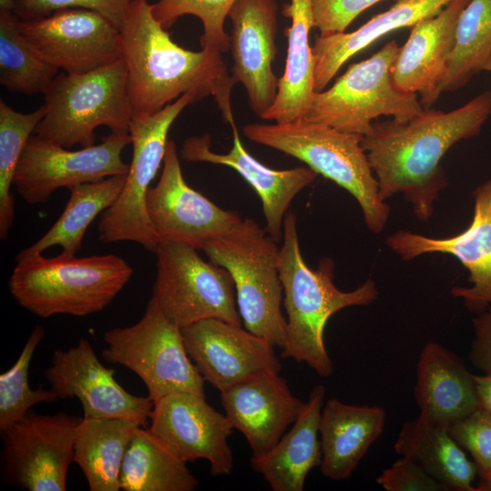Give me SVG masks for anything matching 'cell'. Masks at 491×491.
I'll return each mask as SVG.
<instances>
[{
	"label": "cell",
	"mask_w": 491,
	"mask_h": 491,
	"mask_svg": "<svg viewBox=\"0 0 491 491\" xmlns=\"http://www.w3.org/2000/svg\"><path fill=\"white\" fill-rule=\"evenodd\" d=\"M491 115V90L448 112L423 108L407 122H374L361 145L381 198L402 194L413 213L427 222L447 185L441 161L461 140L479 134Z\"/></svg>",
	"instance_id": "obj_1"
},
{
	"label": "cell",
	"mask_w": 491,
	"mask_h": 491,
	"mask_svg": "<svg viewBox=\"0 0 491 491\" xmlns=\"http://www.w3.org/2000/svg\"><path fill=\"white\" fill-rule=\"evenodd\" d=\"M120 58L127 73L133 116L155 114L188 92L212 96L223 118L235 125L231 94L236 83L216 47L191 51L175 44L148 0H132L119 29Z\"/></svg>",
	"instance_id": "obj_2"
},
{
	"label": "cell",
	"mask_w": 491,
	"mask_h": 491,
	"mask_svg": "<svg viewBox=\"0 0 491 491\" xmlns=\"http://www.w3.org/2000/svg\"><path fill=\"white\" fill-rule=\"evenodd\" d=\"M334 261L323 258L310 268L302 256L296 216L288 210L283 223L279 274L286 318V343L282 357L305 363L318 376L334 372L326 351L324 332L328 319L349 306L371 305L378 296L372 279L352 291H342L334 283Z\"/></svg>",
	"instance_id": "obj_3"
},
{
	"label": "cell",
	"mask_w": 491,
	"mask_h": 491,
	"mask_svg": "<svg viewBox=\"0 0 491 491\" xmlns=\"http://www.w3.org/2000/svg\"><path fill=\"white\" fill-rule=\"evenodd\" d=\"M8 282L14 299L30 313L85 316L104 310L129 282L133 269L108 254L86 257L42 254L16 258Z\"/></svg>",
	"instance_id": "obj_4"
},
{
	"label": "cell",
	"mask_w": 491,
	"mask_h": 491,
	"mask_svg": "<svg viewBox=\"0 0 491 491\" xmlns=\"http://www.w3.org/2000/svg\"><path fill=\"white\" fill-rule=\"evenodd\" d=\"M243 132L249 140L304 162L317 175L346 190L358 203L372 233L379 234L385 228L391 208L379 195L376 178L361 145L363 135L306 118L249 124Z\"/></svg>",
	"instance_id": "obj_5"
},
{
	"label": "cell",
	"mask_w": 491,
	"mask_h": 491,
	"mask_svg": "<svg viewBox=\"0 0 491 491\" xmlns=\"http://www.w3.org/2000/svg\"><path fill=\"white\" fill-rule=\"evenodd\" d=\"M277 243L254 219L245 218L206 243L202 251L232 276L245 328L283 349L287 324L281 310L284 295Z\"/></svg>",
	"instance_id": "obj_6"
},
{
	"label": "cell",
	"mask_w": 491,
	"mask_h": 491,
	"mask_svg": "<svg viewBox=\"0 0 491 491\" xmlns=\"http://www.w3.org/2000/svg\"><path fill=\"white\" fill-rule=\"evenodd\" d=\"M44 95L45 114L34 132L41 138L89 147L99 126L129 133L133 110L121 58L83 74H57Z\"/></svg>",
	"instance_id": "obj_7"
},
{
	"label": "cell",
	"mask_w": 491,
	"mask_h": 491,
	"mask_svg": "<svg viewBox=\"0 0 491 491\" xmlns=\"http://www.w3.org/2000/svg\"><path fill=\"white\" fill-rule=\"evenodd\" d=\"M399 49L393 40L371 57L352 64L330 88L314 94L304 118L364 136L381 115L401 123L416 115L424 108L418 95L399 90L392 80Z\"/></svg>",
	"instance_id": "obj_8"
},
{
	"label": "cell",
	"mask_w": 491,
	"mask_h": 491,
	"mask_svg": "<svg viewBox=\"0 0 491 491\" xmlns=\"http://www.w3.org/2000/svg\"><path fill=\"white\" fill-rule=\"evenodd\" d=\"M102 357L134 372L153 402L173 393L205 397V379L189 357L181 328L171 322L151 296L135 324L104 334Z\"/></svg>",
	"instance_id": "obj_9"
},
{
	"label": "cell",
	"mask_w": 491,
	"mask_h": 491,
	"mask_svg": "<svg viewBox=\"0 0 491 491\" xmlns=\"http://www.w3.org/2000/svg\"><path fill=\"white\" fill-rule=\"evenodd\" d=\"M195 100L196 95L188 92L155 114L132 117L129 126L132 159L120 195L102 213L98 225L102 242H135L155 251L161 240L147 214V193L164 161L172 124Z\"/></svg>",
	"instance_id": "obj_10"
},
{
	"label": "cell",
	"mask_w": 491,
	"mask_h": 491,
	"mask_svg": "<svg viewBox=\"0 0 491 491\" xmlns=\"http://www.w3.org/2000/svg\"><path fill=\"white\" fill-rule=\"evenodd\" d=\"M154 253L156 277L152 297L171 322L182 328L215 318L242 326L235 284L226 269L180 243L162 241Z\"/></svg>",
	"instance_id": "obj_11"
},
{
	"label": "cell",
	"mask_w": 491,
	"mask_h": 491,
	"mask_svg": "<svg viewBox=\"0 0 491 491\" xmlns=\"http://www.w3.org/2000/svg\"><path fill=\"white\" fill-rule=\"evenodd\" d=\"M81 420L65 412L44 415L30 410L1 433L2 480L28 491H65Z\"/></svg>",
	"instance_id": "obj_12"
},
{
	"label": "cell",
	"mask_w": 491,
	"mask_h": 491,
	"mask_svg": "<svg viewBox=\"0 0 491 491\" xmlns=\"http://www.w3.org/2000/svg\"><path fill=\"white\" fill-rule=\"evenodd\" d=\"M131 144L129 133H113L102 142L79 150L32 135L19 158L13 185L29 205L43 204L59 188L127 174L122 152Z\"/></svg>",
	"instance_id": "obj_13"
},
{
	"label": "cell",
	"mask_w": 491,
	"mask_h": 491,
	"mask_svg": "<svg viewBox=\"0 0 491 491\" xmlns=\"http://www.w3.org/2000/svg\"><path fill=\"white\" fill-rule=\"evenodd\" d=\"M163 165L146 196L147 214L161 242L202 250L242 220L238 212L221 208L187 185L173 140H167Z\"/></svg>",
	"instance_id": "obj_14"
},
{
	"label": "cell",
	"mask_w": 491,
	"mask_h": 491,
	"mask_svg": "<svg viewBox=\"0 0 491 491\" xmlns=\"http://www.w3.org/2000/svg\"><path fill=\"white\" fill-rule=\"evenodd\" d=\"M18 28L45 62L67 74H83L120 58L119 28L85 8L60 9L24 21Z\"/></svg>",
	"instance_id": "obj_15"
},
{
	"label": "cell",
	"mask_w": 491,
	"mask_h": 491,
	"mask_svg": "<svg viewBox=\"0 0 491 491\" xmlns=\"http://www.w3.org/2000/svg\"><path fill=\"white\" fill-rule=\"evenodd\" d=\"M149 420L150 432L180 460L205 459L212 476L231 474L228 437L234 428L205 396L186 392L165 396L154 402Z\"/></svg>",
	"instance_id": "obj_16"
},
{
	"label": "cell",
	"mask_w": 491,
	"mask_h": 491,
	"mask_svg": "<svg viewBox=\"0 0 491 491\" xmlns=\"http://www.w3.org/2000/svg\"><path fill=\"white\" fill-rule=\"evenodd\" d=\"M105 367L92 344L81 338L76 346L54 351L45 376L59 399L77 398L85 418H128L146 426L154 402L127 392Z\"/></svg>",
	"instance_id": "obj_17"
},
{
	"label": "cell",
	"mask_w": 491,
	"mask_h": 491,
	"mask_svg": "<svg viewBox=\"0 0 491 491\" xmlns=\"http://www.w3.org/2000/svg\"><path fill=\"white\" fill-rule=\"evenodd\" d=\"M181 330L189 357L220 392L261 374L281 371L275 346L242 326L207 318Z\"/></svg>",
	"instance_id": "obj_18"
},
{
	"label": "cell",
	"mask_w": 491,
	"mask_h": 491,
	"mask_svg": "<svg viewBox=\"0 0 491 491\" xmlns=\"http://www.w3.org/2000/svg\"><path fill=\"white\" fill-rule=\"evenodd\" d=\"M473 197V218L462 233L433 238L400 230L387 236L386 243L405 261L428 253L456 257L468 270L472 286L453 287L451 293L462 298L470 312L479 315L491 304V178L474 190Z\"/></svg>",
	"instance_id": "obj_19"
},
{
	"label": "cell",
	"mask_w": 491,
	"mask_h": 491,
	"mask_svg": "<svg viewBox=\"0 0 491 491\" xmlns=\"http://www.w3.org/2000/svg\"><path fill=\"white\" fill-rule=\"evenodd\" d=\"M228 17L233 25L229 50L232 75L247 93L253 111L262 116L273 105L278 80L273 71L277 54L276 0H236Z\"/></svg>",
	"instance_id": "obj_20"
},
{
	"label": "cell",
	"mask_w": 491,
	"mask_h": 491,
	"mask_svg": "<svg viewBox=\"0 0 491 491\" xmlns=\"http://www.w3.org/2000/svg\"><path fill=\"white\" fill-rule=\"evenodd\" d=\"M233 145L219 154L211 149V136L204 134L185 140L181 157L188 162L226 165L235 170L256 192L262 203L266 229L277 242L283 237L285 215L294 198L316 177L308 166L286 170L271 169L254 158L244 147L236 125H231Z\"/></svg>",
	"instance_id": "obj_21"
},
{
	"label": "cell",
	"mask_w": 491,
	"mask_h": 491,
	"mask_svg": "<svg viewBox=\"0 0 491 491\" xmlns=\"http://www.w3.org/2000/svg\"><path fill=\"white\" fill-rule=\"evenodd\" d=\"M220 393L225 415L232 427L244 435L253 456L269 451L297 419L306 404L275 372L254 376Z\"/></svg>",
	"instance_id": "obj_22"
},
{
	"label": "cell",
	"mask_w": 491,
	"mask_h": 491,
	"mask_svg": "<svg viewBox=\"0 0 491 491\" xmlns=\"http://www.w3.org/2000/svg\"><path fill=\"white\" fill-rule=\"evenodd\" d=\"M468 1L453 0L436 15L415 24L393 64L396 87L419 95L424 108L441 94L439 86L455 47L457 22Z\"/></svg>",
	"instance_id": "obj_23"
},
{
	"label": "cell",
	"mask_w": 491,
	"mask_h": 491,
	"mask_svg": "<svg viewBox=\"0 0 491 491\" xmlns=\"http://www.w3.org/2000/svg\"><path fill=\"white\" fill-rule=\"evenodd\" d=\"M414 392L419 416L435 424L448 426L479 407L475 375L436 342L421 350Z\"/></svg>",
	"instance_id": "obj_24"
},
{
	"label": "cell",
	"mask_w": 491,
	"mask_h": 491,
	"mask_svg": "<svg viewBox=\"0 0 491 491\" xmlns=\"http://www.w3.org/2000/svg\"><path fill=\"white\" fill-rule=\"evenodd\" d=\"M386 416L378 406L348 405L336 398L325 402L319 423L322 474L335 481L349 478L382 434Z\"/></svg>",
	"instance_id": "obj_25"
},
{
	"label": "cell",
	"mask_w": 491,
	"mask_h": 491,
	"mask_svg": "<svg viewBox=\"0 0 491 491\" xmlns=\"http://www.w3.org/2000/svg\"><path fill=\"white\" fill-rule=\"evenodd\" d=\"M326 388L315 386L291 429L266 453L251 457V466L273 491H303L306 478L321 464L319 423Z\"/></svg>",
	"instance_id": "obj_26"
},
{
	"label": "cell",
	"mask_w": 491,
	"mask_h": 491,
	"mask_svg": "<svg viewBox=\"0 0 491 491\" xmlns=\"http://www.w3.org/2000/svg\"><path fill=\"white\" fill-rule=\"evenodd\" d=\"M453 0H396L386 11L373 16L350 33L319 35L312 53L315 63V91L325 90L342 65L354 55L400 28L439 13Z\"/></svg>",
	"instance_id": "obj_27"
},
{
	"label": "cell",
	"mask_w": 491,
	"mask_h": 491,
	"mask_svg": "<svg viewBox=\"0 0 491 491\" xmlns=\"http://www.w3.org/2000/svg\"><path fill=\"white\" fill-rule=\"evenodd\" d=\"M291 20L286 30L287 52L285 72L278 80L277 95L273 105L262 116L275 123L304 118L315 91V63L309 44L310 30L315 27L311 0H291L283 8Z\"/></svg>",
	"instance_id": "obj_28"
},
{
	"label": "cell",
	"mask_w": 491,
	"mask_h": 491,
	"mask_svg": "<svg viewBox=\"0 0 491 491\" xmlns=\"http://www.w3.org/2000/svg\"><path fill=\"white\" fill-rule=\"evenodd\" d=\"M448 490L476 491V467L450 436L448 426L421 416L405 422L394 446Z\"/></svg>",
	"instance_id": "obj_29"
},
{
	"label": "cell",
	"mask_w": 491,
	"mask_h": 491,
	"mask_svg": "<svg viewBox=\"0 0 491 491\" xmlns=\"http://www.w3.org/2000/svg\"><path fill=\"white\" fill-rule=\"evenodd\" d=\"M143 426L128 418L82 417L75 438L74 462L90 491H119L123 458L134 432Z\"/></svg>",
	"instance_id": "obj_30"
},
{
	"label": "cell",
	"mask_w": 491,
	"mask_h": 491,
	"mask_svg": "<svg viewBox=\"0 0 491 491\" xmlns=\"http://www.w3.org/2000/svg\"><path fill=\"white\" fill-rule=\"evenodd\" d=\"M126 175H111L70 187V197L60 217L41 238L19 252L16 258L42 254L56 246L62 248L61 255L75 256L87 227L120 195Z\"/></svg>",
	"instance_id": "obj_31"
},
{
	"label": "cell",
	"mask_w": 491,
	"mask_h": 491,
	"mask_svg": "<svg viewBox=\"0 0 491 491\" xmlns=\"http://www.w3.org/2000/svg\"><path fill=\"white\" fill-rule=\"evenodd\" d=\"M124 491H193L198 479L146 426H139L126 447L119 475Z\"/></svg>",
	"instance_id": "obj_32"
},
{
	"label": "cell",
	"mask_w": 491,
	"mask_h": 491,
	"mask_svg": "<svg viewBox=\"0 0 491 491\" xmlns=\"http://www.w3.org/2000/svg\"><path fill=\"white\" fill-rule=\"evenodd\" d=\"M491 55V0H469L462 10L454 50L439 90L453 92L465 86Z\"/></svg>",
	"instance_id": "obj_33"
},
{
	"label": "cell",
	"mask_w": 491,
	"mask_h": 491,
	"mask_svg": "<svg viewBox=\"0 0 491 491\" xmlns=\"http://www.w3.org/2000/svg\"><path fill=\"white\" fill-rule=\"evenodd\" d=\"M18 20L0 10V83L10 92L45 94L59 69L39 56L19 31Z\"/></svg>",
	"instance_id": "obj_34"
},
{
	"label": "cell",
	"mask_w": 491,
	"mask_h": 491,
	"mask_svg": "<svg viewBox=\"0 0 491 491\" xmlns=\"http://www.w3.org/2000/svg\"><path fill=\"white\" fill-rule=\"evenodd\" d=\"M45 114L43 105L31 113L14 110L0 100V238L8 237L15 218L11 186L23 149Z\"/></svg>",
	"instance_id": "obj_35"
},
{
	"label": "cell",
	"mask_w": 491,
	"mask_h": 491,
	"mask_svg": "<svg viewBox=\"0 0 491 491\" xmlns=\"http://www.w3.org/2000/svg\"><path fill=\"white\" fill-rule=\"evenodd\" d=\"M45 335V328L36 326L15 363L0 376V433L25 417L34 406L59 400L53 389H32L28 382L30 363Z\"/></svg>",
	"instance_id": "obj_36"
},
{
	"label": "cell",
	"mask_w": 491,
	"mask_h": 491,
	"mask_svg": "<svg viewBox=\"0 0 491 491\" xmlns=\"http://www.w3.org/2000/svg\"><path fill=\"white\" fill-rule=\"evenodd\" d=\"M236 0H158L153 4V14L165 29L170 28L180 17L196 16L203 25L202 47L213 46L222 53L229 50V35L225 21Z\"/></svg>",
	"instance_id": "obj_37"
},
{
	"label": "cell",
	"mask_w": 491,
	"mask_h": 491,
	"mask_svg": "<svg viewBox=\"0 0 491 491\" xmlns=\"http://www.w3.org/2000/svg\"><path fill=\"white\" fill-rule=\"evenodd\" d=\"M456 444L473 457L481 481L491 479V413L478 407L448 426Z\"/></svg>",
	"instance_id": "obj_38"
},
{
	"label": "cell",
	"mask_w": 491,
	"mask_h": 491,
	"mask_svg": "<svg viewBox=\"0 0 491 491\" xmlns=\"http://www.w3.org/2000/svg\"><path fill=\"white\" fill-rule=\"evenodd\" d=\"M14 14L24 21L40 19L65 8L95 11L120 29L132 0H15Z\"/></svg>",
	"instance_id": "obj_39"
},
{
	"label": "cell",
	"mask_w": 491,
	"mask_h": 491,
	"mask_svg": "<svg viewBox=\"0 0 491 491\" xmlns=\"http://www.w3.org/2000/svg\"><path fill=\"white\" fill-rule=\"evenodd\" d=\"M382 0H311L315 27L320 35L346 32L364 11Z\"/></svg>",
	"instance_id": "obj_40"
},
{
	"label": "cell",
	"mask_w": 491,
	"mask_h": 491,
	"mask_svg": "<svg viewBox=\"0 0 491 491\" xmlns=\"http://www.w3.org/2000/svg\"><path fill=\"white\" fill-rule=\"evenodd\" d=\"M376 482L387 491H447L445 486L405 456L386 468Z\"/></svg>",
	"instance_id": "obj_41"
},
{
	"label": "cell",
	"mask_w": 491,
	"mask_h": 491,
	"mask_svg": "<svg viewBox=\"0 0 491 491\" xmlns=\"http://www.w3.org/2000/svg\"><path fill=\"white\" fill-rule=\"evenodd\" d=\"M475 337L468 358L472 365L491 373V306L472 320Z\"/></svg>",
	"instance_id": "obj_42"
},
{
	"label": "cell",
	"mask_w": 491,
	"mask_h": 491,
	"mask_svg": "<svg viewBox=\"0 0 491 491\" xmlns=\"http://www.w3.org/2000/svg\"><path fill=\"white\" fill-rule=\"evenodd\" d=\"M476 392L479 407L491 413V373L485 376H476Z\"/></svg>",
	"instance_id": "obj_43"
},
{
	"label": "cell",
	"mask_w": 491,
	"mask_h": 491,
	"mask_svg": "<svg viewBox=\"0 0 491 491\" xmlns=\"http://www.w3.org/2000/svg\"><path fill=\"white\" fill-rule=\"evenodd\" d=\"M15 2V0H0V10L9 11L14 13Z\"/></svg>",
	"instance_id": "obj_44"
},
{
	"label": "cell",
	"mask_w": 491,
	"mask_h": 491,
	"mask_svg": "<svg viewBox=\"0 0 491 491\" xmlns=\"http://www.w3.org/2000/svg\"><path fill=\"white\" fill-rule=\"evenodd\" d=\"M476 491H491V479L488 481H481L476 487Z\"/></svg>",
	"instance_id": "obj_45"
},
{
	"label": "cell",
	"mask_w": 491,
	"mask_h": 491,
	"mask_svg": "<svg viewBox=\"0 0 491 491\" xmlns=\"http://www.w3.org/2000/svg\"><path fill=\"white\" fill-rule=\"evenodd\" d=\"M482 71L491 72V55L484 64Z\"/></svg>",
	"instance_id": "obj_46"
}]
</instances>
